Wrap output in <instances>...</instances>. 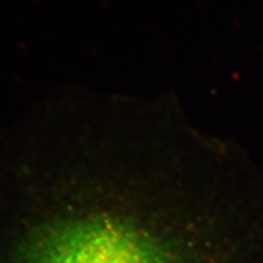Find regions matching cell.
<instances>
[{"label":"cell","instance_id":"6da1fadb","mask_svg":"<svg viewBox=\"0 0 263 263\" xmlns=\"http://www.w3.org/2000/svg\"><path fill=\"white\" fill-rule=\"evenodd\" d=\"M181 237L133 216L81 214L41 228L16 263H215Z\"/></svg>","mask_w":263,"mask_h":263}]
</instances>
